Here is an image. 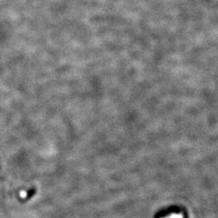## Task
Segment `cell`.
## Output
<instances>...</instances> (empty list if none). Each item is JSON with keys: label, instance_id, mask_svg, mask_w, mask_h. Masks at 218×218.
<instances>
[{"label": "cell", "instance_id": "1", "mask_svg": "<svg viewBox=\"0 0 218 218\" xmlns=\"http://www.w3.org/2000/svg\"><path fill=\"white\" fill-rule=\"evenodd\" d=\"M170 218H180V217H179V216H174V217H171Z\"/></svg>", "mask_w": 218, "mask_h": 218}]
</instances>
